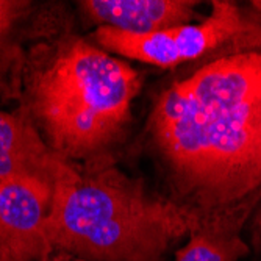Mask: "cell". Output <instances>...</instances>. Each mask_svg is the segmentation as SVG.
<instances>
[{
    "label": "cell",
    "mask_w": 261,
    "mask_h": 261,
    "mask_svg": "<svg viewBox=\"0 0 261 261\" xmlns=\"http://www.w3.org/2000/svg\"><path fill=\"white\" fill-rule=\"evenodd\" d=\"M150 128L202 219L249 210L261 194V23L233 52L166 89Z\"/></svg>",
    "instance_id": "obj_1"
},
{
    "label": "cell",
    "mask_w": 261,
    "mask_h": 261,
    "mask_svg": "<svg viewBox=\"0 0 261 261\" xmlns=\"http://www.w3.org/2000/svg\"><path fill=\"white\" fill-rule=\"evenodd\" d=\"M200 224L191 206L149 196L99 160L83 168L66 160L54 183L45 231L52 250L79 259L160 261Z\"/></svg>",
    "instance_id": "obj_2"
},
{
    "label": "cell",
    "mask_w": 261,
    "mask_h": 261,
    "mask_svg": "<svg viewBox=\"0 0 261 261\" xmlns=\"http://www.w3.org/2000/svg\"><path fill=\"white\" fill-rule=\"evenodd\" d=\"M138 91L130 64L72 38L33 75L29 110L55 153L91 161L121 135Z\"/></svg>",
    "instance_id": "obj_3"
},
{
    "label": "cell",
    "mask_w": 261,
    "mask_h": 261,
    "mask_svg": "<svg viewBox=\"0 0 261 261\" xmlns=\"http://www.w3.org/2000/svg\"><path fill=\"white\" fill-rule=\"evenodd\" d=\"M211 13L199 23H185L144 35L99 27L94 38L105 50L160 67H172L211 54L227 42H238L261 19L247 16L228 0H215Z\"/></svg>",
    "instance_id": "obj_4"
},
{
    "label": "cell",
    "mask_w": 261,
    "mask_h": 261,
    "mask_svg": "<svg viewBox=\"0 0 261 261\" xmlns=\"http://www.w3.org/2000/svg\"><path fill=\"white\" fill-rule=\"evenodd\" d=\"M0 185V261L44 258L52 250L45 225L54 186L35 180Z\"/></svg>",
    "instance_id": "obj_5"
},
{
    "label": "cell",
    "mask_w": 261,
    "mask_h": 261,
    "mask_svg": "<svg viewBox=\"0 0 261 261\" xmlns=\"http://www.w3.org/2000/svg\"><path fill=\"white\" fill-rule=\"evenodd\" d=\"M64 161L42 139L29 108L0 110V183L35 180L54 186Z\"/></svg>",
    "instance_id": "obj_6"
},
{
    "label": "cell",
    "mask_w": 261,
    "mask_h": 261,
    "mask_svg": "<svg viewBox=\"0 0 261 261\" xmlns=\"http://www.w3.org/2000/svg\"><path fill=\"white\" fill-rule=\"evenodd\" d=\"M89 20L100 27L144 35L191 23L197 2L188 0H85L79 2Z\"/></svg>",
    "instance_id": "obj_7"
},
{
    "label": "cell",
    "mask_w": 261,
    "mask_h": 261,
    "mask_svg": "<svg viewBox=\"0 0 261 261\" xmlns=\"http://www.w3.org/2000/svg\"><path fill=\"white\" fill-rule=\"evenodd\" d=\"M247 216L249 210H236L203 218L188 244L178 250L175 261H240L249 253L241 236Z\"/></svg>",
    "instance_id": "obj_8"
},
{
    "label": "cell",
    "mask_w": 261,
    "mask_h": 261,
    "mask_svg": "<svg viewBox=\"0 0 261 261\" xmlns=\"http://www.w3.org/2000/svg\"><path fill=\"white\" fill-rule=\"evenodd\" d=\"M29 5V2H17V0H0V52L4 50V45L14 25L27 13Z\"/></svg>",
    "instance_id": "obj_9"
},
{
    "label": "cell",
    "mask_w": 261,
    "mask_h": 261,
    "mask_svg": "<svg viewBox=\"0 0 261 261\" xmlns=\"http://www.w3.org/2000/svg\"><path fill=\"white\" fill-rule=\"evenodd\" d=\"M47 261H70V259H69V258H66V256H57V258L47 259Z\"/></svg>",
    "instance_id": "obj_10"
},
{
    "label": "cell",
    "mask_w": 261,
    "mask_h": 261,
    "mask_svg": "<svg viewBox=\"0 0 261 261\" xmlns=\"http://www.w3.org/2000/svg\"><path fill=\"white\" fill-rule=\"evenodd\" d=\"M75 261H86V259H75Z\"/></svg>",
    "instance_id": "obj_11"
},
{
    "label": "cell",
    "mask_w": 261,
    "mask_h": 261,
    "mask_svg": "<svg viewBox=\"0 0 261 261\" xmlns=\"http://www.w3.org/2000/svg\"><path fill=\"white\" fill-rule=\"evenodd\" d=\"M0 188H2V185H0Z\"/></svg>",
    "instance_id": "obj_12"
}]
</instances>
